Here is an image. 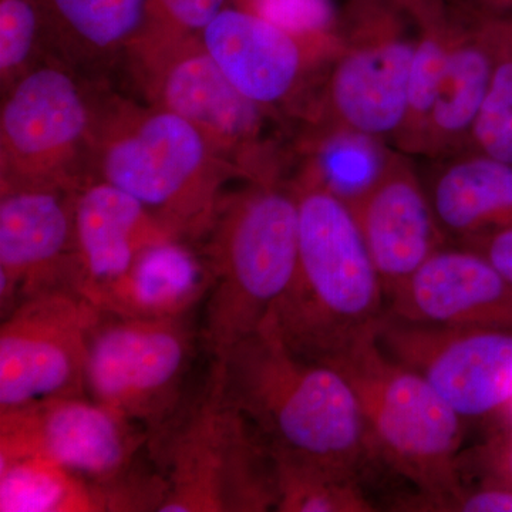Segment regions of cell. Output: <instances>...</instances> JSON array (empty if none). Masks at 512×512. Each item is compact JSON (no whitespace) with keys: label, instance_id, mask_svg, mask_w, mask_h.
Wrapping results in <instances>:
<instances>
[{"label":"cell","instance_id":"6da1fadb","mask_svg":"<svg viewBox=\"0 0 512 512\" xmlns=\"http://www.w3.org/2000/svg\"><path fill=\"white\" fill-rule=\"evenodd\" d=\"M217 362L229 402L275 461L360 476L375 456L348 380L293 353L271 316Z\"/></svg>","mask_w":512,"mask_h":512},{"label":"cell","instance_id":"7a4b0ae2","mask_svg":"<svg viewBox=\"0 0 512 512\" xmlns=\"http://www.w3.org/2000/svg\"><path fill=\"white\" fill-rule=\"evenodd\" d=\"M292 185L298 200V264L269 316L293 353L330 366L377 338L386 293L348 202L302 171Z\"/></svg>","mask_w":512,"mask_h":512},{"label":"cell","instance_id":"3957f363","mask_svg":"<svg viewBox=\"0 0 512 512\" xmlns=\"http://www.w3.org/2000/svg\"><path fill=\"white\" fill-rule=\"evenodd\" d=\"M245 174L190 121L100 89L92 180L140 201L175 237L198 245L224 187Z\"/></svg>","mask_w":512,"mask_h":512},{"label":"cell","instance_id":"277c9868","mask_svg":"<svg viewBox=\"0 0 512 512\" xmlns=\"http://www.w3.org/2000/svg\"><path fill=\"white\" fill-rule=\"evenodd\" d=\"M298 200L292 181L247 183L222 197L197 245L208 274L201 339L221 360L275 311L298 264Z\"/></svg>","mask_w":512,"mask_h":512},{"label":"cell","instance_id":"5b68a950","mask_svg":"<svg viewBox=\"0 0 512 512\" xmlns=\"http://www.w3.org/2000/svg\"><path fill=\"white\" fill-rule=\"evenodd\" d=\"M355 390L373 454L410 481L416 493L392 510L421 512L464 485V420L423 376L367 339L330 365Z\"/></svg>","mask_w":512,"mask_h":512},{"label":"cell","instance_id":"8992f818","mask_svg":"<svg viewBox=\"0 0 512 512\" xmlns=\"http://www.w3.org/2000/svg\"><path fill=\"white\" fill-rule=\"evenodd\" d=\"M0 457L63 468L96 491L103 512H160L167 494L150 436L87 394L0 412Z\"/></svg>","mask_w":512,"mask_h":512},{"label":"cell","instance_id":"52a82bcc","mask_svg":"<svg viewBox=\"0 0 512 512\" xmlns=\"http://www.w3.org/2000/svg\"><path fill=\"white\" fill-rule=\"evenodd\" d=\"M150 447L167 483L160 512L276 510L274 457L229 402L217 360L200 394Z\"/></svg>","mask_w":512,"mask_h":512},{"label":"cell","instance_id":"ba28073f","mask_svg":"<svg viewBox=\"0 0 512 512\" xmlns=\"http://www.w3.org/2000/svg\"><path fill=\"white\" fill-rule=\"evenodd\" d=\"M103 83L50 55L3 90L0 192L76 191L92 180Z\"/></svg>","mask_w":512,"mask_h":512},{"label":"cell","instance_id":"9c48e42d","mask_svg":"<svg viewBox=\"0 0 512 512\" xmlns=\"http://www.w3.org/2000/svg\"><path fill=\"white\" fill-rule=\"evenodd\" d=\"M127 66L148 104L190 121L247 183L284 180L281 153L266 133L278 117L229 82L200 35L143 40Z\"/></svg>","mask_w":512,"mask_h":512},{"label":"cell","instance_id":"30bf717a","mask_svg":"<svg viewBox=\"0 0 512 512\" xmlns=\"http://www.w3.org/2000/svg\"><path fill=\"white\" fill-rule=\"evenodd\" d=\"M340 32L305 127L350 128L393 144L409 101L412 19L400 0H349Z\"/></svg>","mask_w":512,"mask_h":512},{"label":"cell","instance_id":"8fae6325","mask_svg":"<svg viewBox=\"0 0 512 512\" xmlns=\"http://www.w3.org/2000/svg\"><path fill=\"white\" fill-rule=\"evenodd\" d=\"M195 356L190 316L136 318L100 311L90 333L84 390L146 431L151 446L190 403Z\"/></svg>","mask_w":512,"mask_h":512},{"label":"cell","instance_id":"7c38bea8","mask_svg":"<svg viewBox=\"0 0 512 512\" xmlns=\"http://www.w3.org/2000/svg\"><path fill=\"white\" fill-rule=\"evenodd\" d=\"M99 316L72 289L40 293L2 316L0 412L86 394L87 348Z\"/></svg>","mask_w":512,"mask_h":512},{"label":"cell","instance_id":"4fadbf2b","mask_svg":"<svg viewBox=\"0 0 512 512\" xmlns=\"http://www.w3.org/2000/svg\"><path fill=\"white\" fill-rule=\"evenodd\" d=\"M377 342L423 376L464 421L510 410L512 329L427 325L386 312Z\"/></svg>","mask_w":512,"mask_h":512},{"label":"cell","instance_id":"5bb4252c","mask_svg":"<svg viewBox=\"0 0 512 512\" xmlns=\"http://www.w3.org/2000/svg\"><path fill=\"white\" fill-rule=\"evenodd\" d=\"M201 42L229 82L274 114L305 119L313 86H322L340 45L305 39L238 6L228 5L205 26Z\"/></svg>","mask_w":512,"mask_h":512},{"label":"cell","instance_id":"9a60e30c","mask_svg":"<svg viewBox=\"0 0 512 512\" xmlns=\"http://www.w3.org/2000/svg\"><path fill=\"white\" fill-rule=\"evenodd\" d=\"M74 192H0L2 316L40 293L74 291Z\"/></svg>","mask_w":512,"mask_h":512},{"label":"cell","instance_id":"2e32d148","mask_svg":"<svg viewBox=\"0 0 512 512\" xmlns=\"http://www.w3.org/2000/svg\"><path fill=\"white\" fill-rule=\"evenodd\" d=\"M407 154L394 150L386 170L349 207L387 296L450 242L423 178Z\"/></svg>","mask_w":512,"mask_h":512},{"label":"cell","instance_id":"e0dca14e","mask_svg":"<svg viewBox=\"0 0 512 512\" xmlns=\"http://www.w3.org/2000/svg\"><path fill=\"white\" fill-rule=\"evenodd\" d=\"M386 312L410 322L512 329V284L466 245H444L386 299Z\"/></svg>","mask_w":512,"mask_h":512},{"label":"cell","instance_id":"ac0fdd59","mask_svg":"<svg viewBox=\"0 0 512 512\" xmlns=\"http://www.w3.org/2000/svg\"><path fill=\"white\" fill-rule=\"evenodd\" d=\"M73 221L74 291L96 308L147 249L180 239L136 198L99 180L74 192Z\"/></svg>","mask_w":512,"mask_h":512},{"label":"cell","instance_id":"d6986e66","mask_svg":"<svg viewBox=\"0 0 512 512\" xmlns=\"http://www.w3.org/2000/svg\"><path fill=\"white\" fill-rule=\"evenodd\" d=\"M495 64V47L477 10L461 13L446 66L431 103L417 156L431 161L468 150Z\"/></svg>","mask_w":512,"mask_h":512},{"label":"cell","instance_id":"ffe728a7","mask_svg":"<svg viewBox=\"0 0 512 512\" xmlns=\"http://www.w3.org/2000/svg\"><path fill=\"white\" fill-rule=\"evenodd\" d=\"M53 55L106 82L146 30L148 0H37Z\"/></svg>","mask_w":512,"mask_h":512},{"label":"cell","instance_id":"44dd1931","mask_svg":"<svg viewBox=\"0 0 512 512\" xmlns=\"http://www.w3.org/2000/svg\"><path fill=\"white\" fill-rule=\"evenodd\" d=\"M436 163L423 180L450 241L512 224V163L476 151Z\"/></svg>","mask_w":512,"mask_h":512},{"label":"cell","instance_id":"7402d4cb","mask_svg":"<svg viewBox=\"0 0 512 512\" xmlns=\"http://www.w3.org/2000/svg\"><path fill=\"white\" fill-rule=\"evenodd\" d=\"M210 274L197 245L170 239L147 249L99 309L136 318H183L205 301Z\"/></svg>","mask_w":512,"mask_h":512},{"label":"cell","instance_id":"603a6c76","mask_svg":"<svg viewBox=\"0 0 512 512\" xmlns=\"http://www.w3.org/2000/svg\"><path fill=\"white\" fill-rule=\"evenodd\" d=\"M414 26V56L406 119L393 146L417 156L421 133L456 36L460 10L450 0H400Z\"/></svg>","mask_w":512,"mask_h":512},{"label":"cell","instance_id":"cb8c5ba5","mask_svg":"<svg viewBox=\"0 0 512 512\" xmlns=\"http://www.w3.org/2000/svg\"><path fill=\"white\" fill-rule=\"evenodd\" d=\"M302 173L316 178L343 201H356L386 170L396 148L350 128L305 127Z\"/></svg>","mask_w":512,"mask_h":512},{"label":"cell","instance_id":"d4e9b609","mask_svg":"<svg viewBox=\"0 0 512 512\" xmlns=\"http://www.w3.org/2000/svg\"><path fill=\"white\" fill-rule=\"evenodd\" d=\"M0 512H103L96 491L36 457H0Z\"/></svg>","mask_w":512,"mask_h":512},{"label":"cell","instance_id":"484cf974","mask_svg":"<svg viewBox=\"0 0 512 512\" xmlns=\"http://www.w3.org/2000/svg\"><path fill=\"white\" fill-rule=\"evenodd\" d=\"M276 466V510L281 512H372L360 476L279 463Z\"/></svg>","mask_w":512,"mask_h":512},{"label":"cell","instance_id":"4316f807","mask_svg":"<svg viewBox=\"0 0 512 512\" xmlns=\"http://www.w3.org/2000/svg\"><path fill=\"white\" fill-rule=\"evenodd\" d=\"M53 55L42 9L37 0H0V86Z\"/></svg>","mask_w":512,"mask_h":512},{"label":"cell","instance_id":"83f0119b","mask_svg":"<svg viewBox=\"0 0 512 512\" xmlns=\"http://www.w3.org/2000/svg\"><path fill=\"white\" fill-rule=\"evenodd\" d=\"M488 37L495 47L493 79L467 151L512 163V52Z\"/></svg>","mask_w":512,"mask_h":512},{"label":"cell","instance_id":"f1b7e54d","mask_svg":"<svg viewBox=\"0 0 512 512\" xmlns=\"http://www.w3.org/2000/svg\"><path fill=\"white\" fill-rule=\"evenodd\" d=\"M293 35L318 42L342 43V16L332 0H231Z\"/></svg>","mask_w":512,"mask_h":512},{"label":"cell","instance_id":"f546056e","mask_svg":"<svg viewBox=\"0 0 512 512\" xmlns=\"http://www.w3.org/2000/svg\"><path fill=\"white\" fill-rule=\"evenodd\" d=\"M231 0H148L143 40L175 39L200 35Z\"/></svg>","mask_w":512,"mask_h":512},{"label":"cell","instance_id":"4dcf8cb0","mask_svg":"<svg viewBox=\"0 0 512 512\" xmlns=\"http://www.w3.org/2000/svg\"><path fill=\"white\" fill-rule=\"evenodd\" d=\"M461 476L477 478L478 484L512 490V424L495 430L476 448L461 454Z\"/></svg>","mask_w":512,"mask_h":512},{"label":"cell","instance_id":"1f68e13d","mask_svg":"<svg viewBox=\"0 0 512 512\" xmlns=\"http://www.w3.org/2000/svg\"><path fill=\"white\" fill-rule=\"evenodd\" d=\"M421 512H512V490L491 484H464L456 494L427 504Z\"/></svg>","mask_w":512,"mask_h":512},{"label":"cell","instance_id":"d6a6232c","mask_svg":"<svg viewBox=\"0 0 512 512\" xmlns=\"http://www.w3.org/2000/svg\"><path fill=\"white\" fill-rule=\"evenodd\" d=\"M454 244L476 249L512 284V224L488 229Z\"/></svg>","mask_w":512,"mask_h":512},{"label":"cell","instance_id":"836d02e7","mask_svg":"<svg viewBox=\"0 0 512 512\" xmlns=\"http://www.w3.org/2000/svg\"><path fill=\"white\" fill-rule=\"evenodd\" d=\"M480 16L488 35L512 52V15L487 16L480 13Z\"/></svg>","mask_w":512,"mask_h":512},{"label":"cell","instance_id":"e575fe53","mask_svg":"<svg viewBox=\"0 0 512 512\" xmlns=\"http://www.w3.org/2000/svg\"><path fill=\"white\" fill-rule=\"evenodd\" d=\"M477 12L487 16L512 15V0H476Z\"/></svg>","mask_w":512,"mask_h":512},{"label":"cell","instance_id":"d590c367","mask_svg":"<svg viewBox=\"0 0 512 512\" xmlns=\"http://www.w3.org/2000/svg\"><path fill=\"white\" fill-rule=\"evenodd\" d=\"M508 413H511V416H512V404H511L510 410H508Z\"/></svg>","mask_w":512,"mask_h":512}]
</instances>
